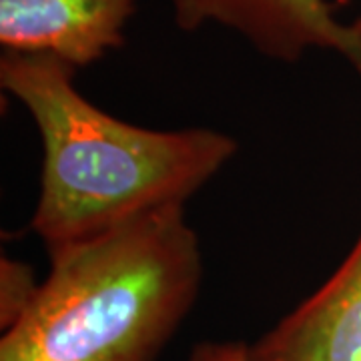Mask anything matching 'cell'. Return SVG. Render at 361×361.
Masks as SVG:
<instances>
[{
    "mask_svg": "<svg viewBox=\"0 0 361 361\" xmlns=\"http://www.w3.org/2000/svg\"><path fill=\"white\" fill-rule=\"evenodd\" d=\"M133 13L135 0H0V44L80 68L125 44Z\"/></svg>",
    "mask_w": 361,
    "mask_h": 361,
    "instance_id": "4",
    "label": "cell"
},
{
    "mask_svg": "<svg viewBox=\"0 0 361 361\" xmlns=\"http://www.w3.org/2000/svg\"><path fill=\"white\" fill-rule=\"evenodd\" d=\"M183 30L219 23L271 59L297 63L310 49L343 54L361 77V20L343 25L327 0H173Z\"/></svg>",
    "mask_w": 361,
    "mask_h": 361,
    "instance_id": "3",
    "label": "cell"
},
{
    "mask_svg": "<svg viewBox=\"0 0 361 361\" xmlns=\"http://www.w3.org/2000/svg\"><path fill=\"white\" fill-rule=\"evenodd\" d=\"M40 285L35 279L30 265L2 255L0 259V325L6 331L18 322L32 299L39 293Z\"/></svg>",
    "mask_w": 361,
    "mask_h": 361,
    "instance_id": "6",
    "label": "cell"
},
{
    "mask_svg": "<svg viewBox=\"0 0 361 361\" xmlns=\"http://www.w3.org/2000/svg\"><path fill=\"white\" fill-rule=\"evenodd\" d=\"M249 361H361V237L325 283L265 336Z\"/></svg>",
    "mask_w": 361,
    "mask_h": 361,
    "instance_id": "5",
    "label": "cell"
},
{
    "mask_svg": "<svg viewBox=\"0 0 361 361\" xmlns=\"http://www.w3.org/2000/svg\"><path fill=\"white\" fill-rule=\"evenodd\" d=\"M75 73L51 54L0 59L2 89L28 109L42 141L30 229L49 253L159 207L185 205L237 153V141L221 130L118 121L78 92Z\"/></svg>",
    "mask_w": 361,
    "mask_h": 361,
    "instance_id": "1",
    "label": "cell"
},
{
    "mask_svg": "<svg viewBox=\"0 0 361 361\" xmlns=\"http://www.w3.org/2000/svg\"><path fill=\"white\" fill-rule=\"evenodd\" d=\"M189 361H249L241 341H205L195 345Z\"/></svg>",
    "mask_w": 361,
    "mask_h": 361,
    "instance_id": "7",
    "label": "cell"
},
{
    "mask_svg": "<svg viewBox=\"0 0 361 361\" xmlns=\"http://www.w3.org/2000/svg\"><path fill=\"white\" fill-rule=\"evenodd\" d=\"M203 281L185 205L51 253V273L0 339V361H157Z\"/></svg>",
    "mask_w": 361,
    "mask_h": 361,
    "instance_id": "2",
    "label": "cell"
}]
</instances>
